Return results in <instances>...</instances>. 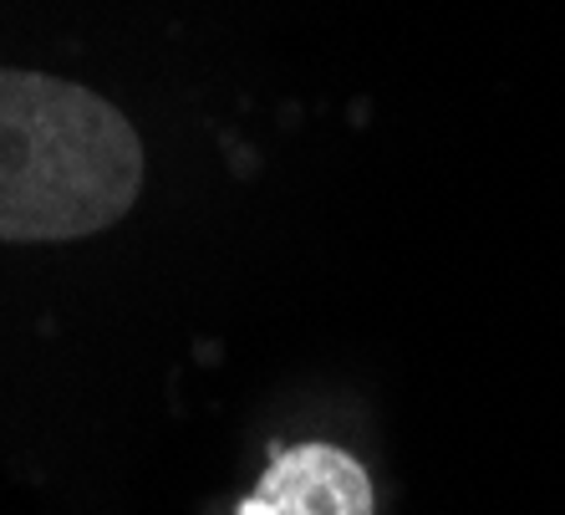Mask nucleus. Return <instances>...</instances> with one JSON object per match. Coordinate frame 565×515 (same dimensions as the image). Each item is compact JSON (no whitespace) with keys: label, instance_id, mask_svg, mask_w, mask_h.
<instances>
[{"label":"nucleus","instance_id":"1","mask_svg":"<svg viewBox=\"0 0 565 515\" xmlns=\"http://www.w3.org/2000/svg\"><path fill=\"white\" fill-rule=\"evenodd\" d=\"M143 189V144L107 97L0 66V240L46 245L118 225Z\"/></svg>","mask_w":565,"mask_h":515},{"label":"nucleus","instance_id":"2","mask_svg":"<svg viewBox=\"0 0 565 515\" xmlns=\"http://www.w3.org/2000/svg\"><path fill=\"white\" fill-rule=\"evenodd\" d=\"M239 515H372L367 470L331 444L286 450Z\"/></svg>","mask_w":565,"mask_h":515}]
</instances>
